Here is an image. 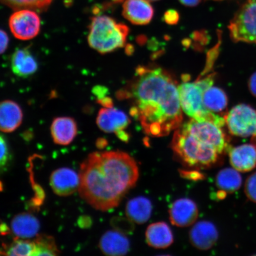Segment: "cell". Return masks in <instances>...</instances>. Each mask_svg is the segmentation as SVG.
Returning a JSON list of instances; mask_svg holds the SVG:
<instances>
[{
  "instance_id": "obj_1",
  "label": "cell",
  "mask_w": 256,
  "mask_h": 256,
  "mask_svg": "<svg viewBox=\"0 0 256 256\" xmlns=\"http://www.w3.org/2000/svg\"><path fill=\"white\" fill-rule=\"evenodd\" d=\"M130 94L136 104L131 114L147 135L164 136L181 126L183 114L177 82L168 72L139 67Z\"/></svg>"
},
{
  "instance_id": "obj_2",
  "label": "cell",
  "mask_w": 256,
  "mask_h": 256,
  "mask_svg": "<svg viewBox=\"0 0 256 256\" xmlns=\"http://www.w3.org/2000/svg\"><path fill=\"white\" fill-rule=\"evenodd\" d=\"M80 196L101 211L118 206L139 177L136 162L122 152L90 154L80 168Z\"/></svg>"
},
{
  "instance_id": "obj_3",
  "label": "cell",
  "mask_w": 256,
  "mask_h": 256,
  "mask_svg": "<svg viewBox=\"0 0 256 256\" xmlns=\"http://www.w3.org/2000/svg\"><path fill=\"white\" fill-rule=\"evenodd\" d=\"M172 148L186 165L204 168L216 162L219 153L207 144L196 138L181 126L176 130L172 142Z\"/></svg>"
},
{
  "instance_id": "obj_4",
  "label": "cell",
  "mask_w": 256,
  "mask_h": 256,
  "mask_svg": "<svg viewBox=\"0 0 256 256\" xmlns=\"http://www.w3.org/2000/svg\"><path fill=\"white\" fill-rule=\"evenodd\" d=\"M128 34L127 26L117 23L110 16H97L92 19L88 42L99 53H110L124 46Z\"/></svg>"
},
{
  "instance_id": "obj_5",
  "label": "cell",
  "mask_w": 256,
  "mask_h": 256,
  "mask_svg": "<svg viewBox=\"0 0 256 256\" xmlns=\"http://www.w3.org/2000/svg\"><path fill=\"white\" fill-rule=\"evenodd\" d=\"M214 75L211 74L194 82H184L178 86L179 98L182 110L192 119L215 122L224 126V118L220 117L204 107L203 94L214 84Z\"/></svg>"
},
{
  "instance_id": "obj_6",
  "label": "cell",
  "mask_w": 256,
  "mask_h": 256,
  "mask_svg": "<svg viewBox=\"0 0 256 256\" xmlns=\"http://www.w3.org/2000/svg\"><path fill=\"white\" fill-rule=\"evenodd\" d=\"M230 37L235 42L256 44V0H246L230 22Z\"/></svg>"
},
{
  "instance_id": "obj_7",
  "label": "cell",
  "mask_w": 256,
  "mask_h": 256,
  "mask_svg": "<svg viewBox=\"0 0 256 256\" xmlns=\"http://www.w3.org/2000/svg\"><path fill=\"white\" fill-rule=\"evenodd\" d=\"M181 127L200 142L214 147L219 154L227 147L222 126L215 122L192 119Z\"/></svg>"
},
{
  "instance_id": "obj_8",
  "label": "cell",
  "mask_w": 256,
  "mask_h": 256,
  "mask_svg": "<svg viewBox=\"0 0 256 256\" xmlns=\"http://www.w3.org/2000/svg\"><path fill=\"white\" fill-rule=\"evenodd\" d=\"M224 118L232 135L245 138H255L256 140V110L250 106L236 105Z\"/></svg>"
},
{
  "instance_id": "obj_9",
  "label": "cell",
  "mask_w": 256,
  "mask_h": 256,
  "mask_svg": "<svg viewBox=\"0 0 256 256\" xmlns=\"http://www.w3.org/2000/svg\"><path fill=\"white\" fill-rule=\"evenodd\" d=\"M9 27L17 39L30 40L40 33V19L36 12L30 9L18 10L10 18Z\"/></svg>"
},
{
  "instance_id": "obj_10",
  "label": "cell",
  "mask_w": 256,
  "mask_h": 256,
  "mask_svg": "<svg viewBox=\"0 0 256 256\" xmlns=\"http://www.w3.org/2000/svg\"><path fill=\"white\" fill-rule=\"evenodd\" d=\"M96 123L99 128L106 133H114L124 142H128L130 136L126 132L129 126V118L122 111L113 108H104L99 111Z\"/></svg>"
},
{
  "instance_id": "obj_11",
  "label": "cell",
  "mask_w": 256,
  "mask_h": 256,
  "mask_svg": "<svg viewBox=\"0 0 256 256\" xmlns=\"http://www.w3.org/2000/svg\"><path fill=\"white\" fill-rule=\"evenodd\" d=\"M199 210L196 204L188 198L176 200L169 210L170 220L178 227H186L196 222Z\"/></svg>"
},
{
  "instance_id": "obj_12",
  "label": "cell",
  "mask_w": 256,
  "mask_h": 256,
  "mask_svg": "<svg viewBox=\"0 0 256 256\" xmlns=\"http://www.w3.org/2000/svg\"><path fill=\"white\" fill-rule=\"evenodd\" d=\"M80 176L73 170L63 168L54 171L50 178V184L56 194L68 196L78 190Z\"/></svg>"
},
{
  "instance_id": "obj_13",
  "label": "cell",
  "mask_w": 256,
  "mask_h": 256,
  "mask_svg": "<svg viewBox=\"0 0 256 256\" xmlns=\"http://www.w3.org/2000/svg\"><path fill=\"white\" fill-rule=\"evenodd\" d=\"M218 232L214 224L201 220L192 227L190 234L191 244L201 250H208L216 244Z\"/></svg>"
},
{
  "instance_id": "obj_14",
  "label": "cell",
  "mask_w": 256,
  "mask_h": 256,
  "mask_svg": "<svg viewBox=\"0 0 256 256\" xmlns=\"http://www.w3.org/2000/svg\"><path fill=\"white\" fill-rule=\"evenodd\" d=\"M232 168L241 172H249L256 167V146L244 144L233 147L229 152Z\"/></svg>"
},
{
  "instance_id": "obj_15",
  "label": "cell",
  "mask_w": 256,
  "mask_h": 256,
  "mask_svg": "<svg viewBox=\"0 0 256 256\" xmlns=\"http://www.w3.org/2000/svg\"><path fill=\"white\" fill-rule=\"evenodd\" d=\"M122 14L130 23L144 25L152 21L154 12L148 0H126Z\"/></svg>"
},
{
  "instance_id": "obj_16",
  "label": "cell",
  "mask_w": 256,
  "mask_h": 256,
  "mask_svg": "<svg viewBox=\"0 0 256 256\" xmlns=\"http://www.w3.org/2000/svg\"><path fill=\"white\" fill-rule=\"evenodd\" d=\"M99 248L106 255L122 256L130 250V240L124 233L116 230H110L102 236Z\"/></svg>"
},
{
  "instance_id": "obj_17",
  "label": "cell",
  "mask_w": 256,
  "mask_h": 256,
  "mask_svg": "<svg viewBox=\"0 0 256 256\" xmlns=\"http://www.w3.org/2000/svg\"><path fill=\"white\" fill-rule=\"evenodd\" d=\"M23 117V112L16 102L12 100L0 102V131L2 132H14L20 126Z\"/></svg>"
},
{
  "instance_id": "obj_18",
  "label": "cell",
  "mask_w": 256,
  "mask_h": 256,
  "mask_svg": "<svg viewBox=\"0 0 256 256\" xmlns=\"http://www.w3.org/2000/svg\"><path fill=\"white\" fill-rule=\"evenodd\" d=\"M50 132L54 142L58 145H69L78 134V124L73 118H56L51 124Z\"/></svg>"
},
{
  "instance_id": "obj_19",
  "label": "cell",
  "mask_w": 256,
  "mask_h": 256,
  "mask_svg": "<svg viewBox=\"0 0 256 256\" xmlns=\"http://www.w3.org/2000/svg\"><path fill=\"white\" fill-rule=\"evenodd\" d=\"M12 72L22 78H27L36 72L38 65L36 60L28 48L18 49L11 58Z\"/></svg>"
},
{
  "instance_id": "obj_20",
  "label": "cell",
  "mask_w": 256,
  "mask_h": 256,
  "mask_svg": "<svg viewBox=\"0 0 256 256\" xmlns=\"http://www.w3.org/2000/svg\"><path fill=\"white\" fill-rule=\"evenodd\" d=\"M40 228L39 220L28 213L16 216L11 222V230L16 238L27 239L36 236Z\"/></svg>"
},
{
  "instance_id": "obj_21",
  "label": "cell",
  "mask_w": 256,
  "mask_h": 256,
  "mask_svg": "<svg viewBox=\"0 0 256 256\" xmlns=\"http://www.w3.org/2000/svg\"><path fill=\"white\" fill-rule=\"evenodd\" d=\"M146 238L147 244L156 248H168L174 241L170 228L163 222L150 225L146 231Z\"/></svg>"
},
{
  "instance_id": "obj_22",
  "label": "cell",
  "mask_w": 256,
  "mask_h": 256,
  "mask_svg": "<svg viewBox=\"0 0 256 256\" xmlns=\"http://www.w3.org/2000/svg\"><path fill=\"white\" fill-rule=\"evenodd\" d=\"M152 204L146 198L139 196L128 202L126 216L134 223L142 224L148 222L152 212Z\"/></svg>"
},
{
  "instance_id": "obj_23",
  "label": "cell",
  "mask_w": 256,
  "mask_h": 256,
  "mask_svg": "<svg viewBox=\"0 0 256 256\" xmlns=\"http://www.w3.org/2000/svg\"><path fill=\"white\" fill-rule=\"evenodd\" d=\"M242 178L240 172L235 168H225L217 174L216 184L224 194H232L242 187Z\"/></svg>"
},
{
  "instance_id": "obj_24",
  "label": "cell",
  "mask_w": 256,
  "mask_h": 256,
  "mask_svg": "<svg viewBox=\"0 0 256 256\" xmlns=\"http://www.w3.org/2000/svg\"><path fill=\"white\" fill-rule=\"evenodd\" d=\"M203 102L208 110L216 114L226 110L228 98L222 89L212 86L204 92Z\"/></svg>"
},
{
  "instance_id": "obj_25",
  "label": "cell",
  "mask_w": 256,
  "mask_h": 256,
  "mask_svg": "<svg viewBox=\"0 0 256 256\" xmlns=\"http://www.w3.org/2000/svg\"><path fill=\"white\" fill-rule=\"evenodd\" d=\"M35 250L34 256H56L60 254L55 240L46 235L38 236L34 241Z\"/></svg>"
},
{
  "instance_id": "obj_26",
  "label": "cell",
  "mask_w": 256,
  "mask_h": 256,
  "mask_svg": "<svg viewBox=\"0 0 256 256\" xmlns=\"http://www.w3.org/2000/svg\"><path fill=\"white\" fill-rule=\"evenodd\" d=\"M34 242L16 238L14 242L8 247L6 248L4 254L15 256H34Z\"/></svg>"
},
{
  "instance_id": "obj_27",
  "label": "cell",
  "mask_w": 256,
  "mask_h": 256,
  "mask_svg": "<svg viewBox=\"0 0 256 256\" xmlns=\"http://www.w3.org/2000/svg\"><path fill=\"white\" fill-rule=\"evenodd\" d=\"M54 0H0V2L16 10H44L51 4Z\"/></svg>"
},
{
  "instance_id": "obj_28",
  "label": "cell",
  "mask_w": 256,
  "mask_h": 256,
  "mask_svg": "<svg viewBox=\"0 0 256 256\" xmlns=\"http://www.w3.org/2000/svg\"><path fill=\"white\" fill-rule=\"evenodd\" d=\"M244 192L248 199L252 202L256 204V172L246 179Z\"/></svg>"
},
{
  "instance_id": "obj_29",
  "label": "cell",
  "mask_w": 256,
  "mask_h": 256,
  "mask_svg": "<svg viewBox=\"0 0 256 256\" xmlns=\"http://www.w3.org/2000/svg\"><path fill=\"white\" fill-rule=\"evenodd\" d=\"M10 158V153L7 142L4 137L0 134V170L8 164Z\"/></svg>"
},
{
  "instance_id": "obj_30",
  "label": "cell",
  "mask_w": 256,
  "mask_h": 256,
  "mask_svg": "<svg viewBox=\"0 0 256 256\" xmlns=\"http://www.w3.org/2000/svg\"><path fill=\"white\" fill-rule=\"evenodd\" d=\"M133 223L132 220H130L129 218L124 219L123 218H118L114 220L112 224L118 231L124 234V232H132Z\"/></svg>"
},
{
  "instance_id": "obj_31",
  "label": "cell",
  "mask_w": 256,
  "mask_h": 256,
  "mask_svg": "<svg viewBox=\"0 0 256 256\" xmlns=\"http://www.w3.org/2000/svg\"><path fill=\"white\" fill-rule=\"evenodd\" d=\"M178 12L175 10H168L165 12L164 15V19L166 23L169 24H175L178 23L179 20Z\"/></svg>"
},
{
  "instance_id": "obj_32",
  "label": "cell",
  "mask_w": 256,
  "mask_h": 256,
  "mask_svg": "<svg viewBox=\"0 0 256 256\" xmlns=\"http://www.w3.org/2000/svg\"><path fill=\"white\" fill-rule=\"evenodd\" d=\"M9 43L8 36L6 32L0 30V54L5 52Z\"/></svg>"
},
{
  "instance_id": "obj_33",
  "label": "cell",
  "mask_w": 256,
  "mask_h": 256,
  "mask_svg": "<svg viewBox=\"0 0 256 256\" xmlns=\"http://www.w3.org/2000/svg\"><path fill=\"white\" fill-rule=\"evenodd\" d=\"M181 175L184 178L188 179H192V180H200V179L204 178V175L200 174L198 172H188V171H182Z\"/></svg>"
},
{
  "instance_id": "obj_34",
  "label": "cell",
  "mask_w": 256,
  "mask_h": 256,
  "mask_svg": "<svg viewBox=\"0 0 256 256\" xmlns=\"http://www.w3.org/2000/svg\"><path fill=\"white\" fill-rule=\"evenodd\" d=\"M248 88L252 95L256 98V72L249 79Z\"/></svg>"
},
{
  "instance_id": "obj_35",
  "label": "cell",
  "mask_w": 256,
  "mask_h": 256,
  "mask_svg": "<svg viewBox=\"0 0 256 256\" xmlns=\"http://www.w3.org/2000/svg\"><path fill=\"white\" fill-rule=\"evenodd\" d=\"M107 92V90L104 87H102V86H96L94 89V94L97 96L98 100L106 97Z\"/></svg>"
},
{
  "instance_id": "obj_36",
  "label": "cell",
  "mask_w": 256,
  "mask_h": 256,
  "mask_svg": "<svg viewBox=\"0 0 256 256\" xmlns=\"http://www.w3.org/2000/svg\"><path fill=\"white\" fill-rule=\"evenodd\" d=\"M181 4L188 7H194L200 4L202 0H178Z\"/></svg>"
},
{
  "instance_id": "obj_37",
  "label": "cell",
  "mask_w": 256,
  "mask_h": 256,
  "mask_svg": "<svg viewBox=\"0 0 256 256\" xmlns=\"http://www.w3.org/2000/svg\"><path fill=\"white\" fill-rule=\"evenodd\" d=\"M113 1L115 2H121L124 1V0H113Z\"/></svg>"
},
{
  "instance_id": "obj_38",
  "label": "cell",
  "mask_w": 256,
  "mask_h": 256,
  "mask_svg": "<svg viewBox=\"0 0 256 256\" xmlns=\"http://www.w3.org/2000/svg\"><path fill=\"white\" fill-rule=\"evenodd\" d=\"M148 1H150V2H156V1H158V0H148Z\"/></svg>"
},
{
  "instance_id": "obj_39",
  "label": "cell",
  "mask_w": 256,
  "mask_h": 256,
  "mask_svg": "<svg viewBox=\"0 0 256 256\" xmlns=\"http://www.w3.org/2000/svg\"><path fill=\"white\" fill-rule=\"evenodd\" d=\"M214 1H222V0H214Z\"/></svg>"
},
{
  "instance_id": "obj_40",
  "label": "cell",
  "mask_w": 256,
  "mask_h": 256,
  "mask_svg": "<svg viewBox=\"0 0 256 256\" xmlns=\"http://www.w3.org/2000/svg\"><path fill=\"white\" fill-rule=\"evenodd\" d=\"M0 254H2V252H0Z\"/></svg>"
}]
</instances>
